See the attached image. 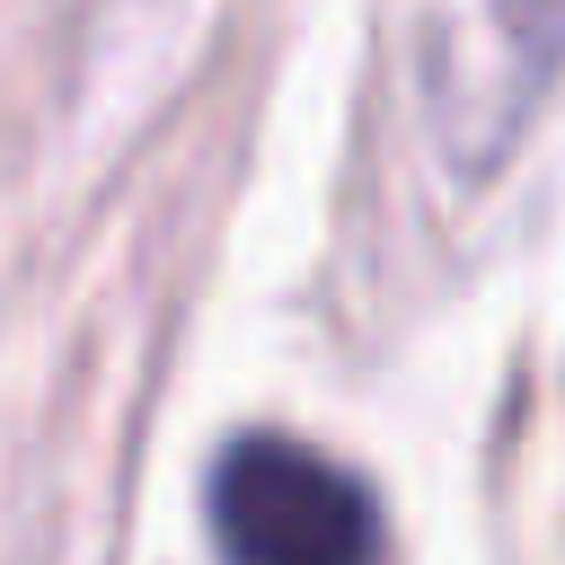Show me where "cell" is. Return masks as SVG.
<instances>
[{"mask_svg": "<svg viewBox=\"0 0 565 565\" xmlns=\"http://www.w3.org/2000/svg\"><path fill=\"white\" fill-rule=\"evenodd\" d=\"M565 62V0H441L433 9V132L459 168H494Z\"/></svg>", "mask_w": 565, "mask_h": 565, "instance_id": "cell-2", "label": "cell"}, {"mask_svg": "<svg viewBox=\"0 0 565 565\" xmlns=\"http://www.w3.org/2000/svg\"><path fill=\"white\" fill-rule=\"evenodd\" d=\"M221 565H380V503L291 433H247L212 468Z\"/></svg>", "mask_w": 565, "mask_h": 565, "instance_id": "cell-1", "label": "cell"}]
</instances>
